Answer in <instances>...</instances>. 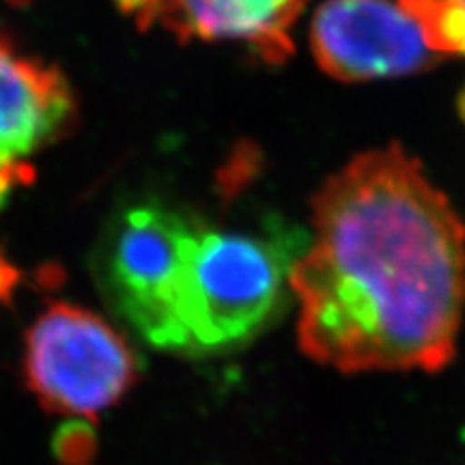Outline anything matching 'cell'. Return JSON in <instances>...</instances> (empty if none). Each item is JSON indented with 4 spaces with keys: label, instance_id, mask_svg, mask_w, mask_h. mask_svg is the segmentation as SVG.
<instances>
[{
    "label": "cell",
    "instance_id": "obj_3",
    "mask_svg": "<svg viewBox=\"0 0 465 465\" xmlns=\"http://www.w3.org/2000/svg\"><path fill=\"white\" fill-rule=\"evenodd\" d=\"M201 220L190 209L143 199L116 209L97 240L93 278L102 298L153 347L188 351L182 298Z\"/></svg>",
    "mask_w": 465,
    "mask_h": 465
},
{
    "label": "cell",
    "instance_id": "obj_4",
    "mask_svg": "<svg viewBox=\"0 0 465 465\" xmlns=\"http://www.w3.org/2000/svg\"><path fill=\"white\" fill-rule=\"evenodd\" d=\"M22 371L45 411L89 420L124 401L141 380L125 336L72 302H52L35 319L25 339Z\"/></svg>",
    "mask_w": 465,
    "mask_h": 465
},
{
    "label": "cell",
    "instance_id": "obj_10",
    "mask_svg": "<svg viewBox=\"0 0 465 465\" xmlns=\"http://www.w3.org/2000/svg\"><path fill=\"white\" fill-rule=\"evenodd\" d=\"M20 281H22L20 270H17L9 259L0 252V308L11 304Z\"/></svg>",
    "mask_w": 465,
    "mask_h": 465
},
{
    "label": "cell",
    "instance_id": "obj_2",
    "mask_svg": "<svg viewBox=\"0 0 465 465\" xmlns=\"http://www.w3.org/2000/svg\"><path fill=\"white\" fill-rule=\"evenodd\" d=\"M304 250V235L278 218L259 224L203 218L183 281L188 351H229L257 339L282 312Z\"/></svg>",
    "mask_w": 465,
    "mask_h": 465
},
{
    "label": "cell",
    "instance_id": "obj_7",
    "mask_svg": "<svg viewBox=\"0 0 465 465\" xmlns=\"http://www.w3.org/2000/svg\"><path fill=\"white\" fill-rule=\"evenodd\" d=\"M143 31L158 26L192 42H235L267 63H282L293 42L289 33L306 0H116Z\"/></svg>",
    "mask_w": 465,
    "mask_h": 465
},
{
    "label": "cell",
    "instance_id": "obj_1",
    "mask_svg": "<svg viewBox=\"0 0 465 465\" xmlns=\"http://www.w3.org/2000/svg\"><path fill=\"white\" fill-rule=\"evenodd\" d=\"M300 349L341 373L424 371L455 356L465 224L401 144L360 153L312 196L291 272Z\"/></svg>",
    "mask_w": 465,
    "mask_h": 465
},
{
    "label": "cell",
    "instance_id": "obj_5",
    "mask_svg": "<svg viewBox=\"0 0 465 465\" xmlns=\"http://www.w3.org/2000/svg\"><path fill=\"white\" fill-rule=\"evenodd\" d=\"M311 50L342 83L422 72L440 61L414 17L391 0H328L315 11Z\"/></svg>",
    "mask_w": 465,
    "mask_h": 465
},
{
    "label": "cell",
    "instance_id": "obj_6",
    "mask_svg": "<svg viewBox=\"0 0 465 465\" xmlns=\"http://www.w3.org/2000/svg\"><path fill=\"white\" fill-rule=\"evenodd\" d=\"M74 116L65 75L0 37V209L35 182V160L69 130Z\"/></svg>",
    "mask_w": 465,
    "mask_h": 465
},
{
    "label": "cell",
    "instance_id": "obj_9",
    "mask_svg": "<svg viewBox=\"0 0 465 465\" xmlns=\"http://www.w3.org/2000/svg\"><path fill=\"white\" fill-rule=\"evenodd\" d=\"M52 452L63 465H89L97 452V431L86 420H69L52 438Z\"/></svg>",
    "mask_w": 465,
    "mask_h": 465
},
{
    "label": "cell",
    "instance_id": "obj_8",
    "mask_svg": "<svg viewBox=\"0 0 465 465\" xmlns=\"http://www.w3.org/2000/svg\"><path fill=\"white\" fill-rule=\"evenodd\" d=\"M440 56H465V0H399Z\"/></svg>",
    "mask_w": 465,
    "mask_h": 465
}]
</instances>
